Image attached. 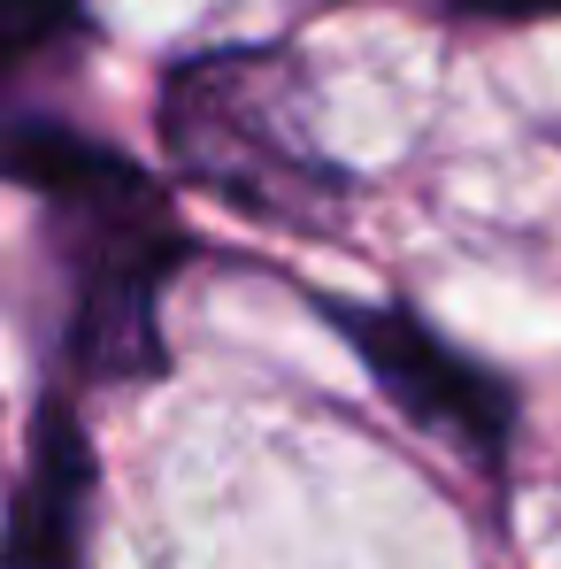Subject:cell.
Wrapping results in <instances>:
<instances>
[{"label":"cell","mask_w":561,"mask_h":569,"mask_svg":"<svg viewBox=\"0 0 561 569\" xmlns=\"http://www.w3.org/2000/svg\"><path fill=\"white\" fill-rule=\"evenodd\" d=\"M331 316H339V331L354 339V355L370 362V378L384 385L423 431H447L477 462H500V455H508L515 392L492 378L484 362L454 355L415 308H331Z\"/></svg>","instance_id":"1"},{"label":"cell","mask_w":561,"mask_h":569,"mask_svg":"<svg viewBox=\"0 0 561 569\" xmlns=\"http://www.w3.org/2000/svg\"><path fill=\"white\" fill-rule=\"evenodd\" d=\"M86 508H93V447L86 423L47 400L31 423V462L16 477L0 569H86Z\"/></svg>","instance_id":"2"},{"label":"cell","mask_w":561,"mask_h":569,"mask_svg":"<svg viewBox=\"0 0 561 569\" xmlns=\"http://www.w3.org/2000/svg\"><path fill=\"white\" fill-rule=\"evenodd\" d=\"M78 0H0V54H31L70 23Z\"/></svg>","instance_id":"3"},{"label":"cell","mask_w":561,"mask_h":569,"mask_svg":"<svg viewBox=\"0 0 561 569\" xmlns=\"http://www.w3.org/2000/svg\"><path fill=\"white\" fill-rule=\"evenodd\" d=\"M469 16H561V0H454Z\"/></svg>","instance_id":"4"}]
</instances>
